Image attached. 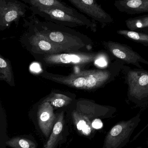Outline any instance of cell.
I'll return each mask as SVG.
<instances>
[{
  "label": "cell",
  "mask_w": 148,
  "mask_h": 148,
  "mask_svg": "<svg viewBox=\"0 0 148 148\" xmlns=\"http://www.w3.org/2000/svg\"><path fill=\"white\" fill-rule=\"evenodd\" d=\"M29 9L31 14L39 16L47 21L70 27L85 26L94 32L96 31V22L87 16L79 17L59 8L29 6Z\"/></svg>",
  "instance_id": "1"
},
{
  "label": "cell",
  "mask_w": 148,
  "mask_h": 148,
  "mask_svg": "<svg viewBox=\"0 0 148 148\" xmlns=\"http://www.w3.org/2000/svg\"><path fill=\"white\" fill-rule=\"evenodd\" d=\"M123 72L128 86V98L137 106L148 105V71L142 69H130L124 67Z\"/></svg>",
  "instance_id": "2"
},
{
  "label": "cell",
  "mask_w": 148,
  "mask_h": 148,
  "mask_svg": "<svg viewBox=\"0 0 148 148\" xmlns=\"http://www.w3.org/2000/svg\"><path fill=\"white\" fill-rule=\"evenodd\" d=\"M141 121L138 114L127 121L116 123L107 133L103 148H122L129 142L130 137Z\"/></svg>",
  "instance_id": "3"
},
{
  "label": "cell",
  "mask_w": 148,
  "mask_h": 148,
  "mask_svg": "<svg viewBox=\"0 0 148 148\" xmlns=\"http://www.w3.org/2000/svg\"><path fill=\"white\" fill-rule=\"evenodd\" d=\"M29 9V6L20 0H0V29L4 30L14 22L17 27Z\"/></svg>",
  "instance_id": "4"
},
{
  "label": "cell",
  "mask_w": 148,
  "mask_h": 148,
  "mask_svg": "<svg viewBox=\"0 0 148 148\" xmlns=\"http://www.w3.org/2000/svg\"><path fill=\"white\" fill-rule=\"evenodd\" d=\"M103 44L108 51L119 60L140 69L142 67L141 63L148 65L147 60L143 58L128 45L112 41L104 42Z\"/></svg>",
  "instance_id": "5"
},
{
  "label": "cell",
  "mask_w": 148,
  "mask_h": 148,
  "mask_svg": "<svg viewBox=\"0 0 148 148\" xmlns=\"http://www.w3.org/2000/svg\"><path fill=\"white\" fill-rule=\"evenodd\" d=\"M81 13L93 21H97L104 27L114 22L112 16L106 12L96 0H67Z\"/></svg>",
  "instance_id": "6"
},
{
  "label": "cell",
  "mask_w": 148,
  "mask_h": 148,
  "mask_svg": "<svg viewBox=\"0 0 148 148\" xmlns=\"http://www.w3.org/2000/svg\"><path fill=\"white\" fill-rule=\"evenodd\" d=\"M100 54H61L47 56L44 59L49 64H88L96 60Z\"/></svg>",
  "instance_id": "7"
},
{
  "label": "cell",
  "mask_w": 148,
  "mask_h": 148,
  "mask_svg": "<svg viewBox=\"0 0 148 148\" xmlns=\"http://www.w3.org/2000/svg\"><path fill=\"white\" fill-rule=\"evenodd\" d=\"M55 119L51 103L44 102L37 111V120L40 129L46 137L50 135Z\"/></svg>",
  "instance_id": "8"
},
{
  "label": "cell",
  "mask_w": 148,
  "mask_h": 148,
  "mask_svg": "<svg viewBox=\"0 0 148 148\" xmlns=\"http://www.w3.org/2000/svg\"><path fill=\"white\" fill-rule=\"evenodd\" d=\"M114 5L119 11L129 14L148 13V0H116Z\"/></svg>",
  "instance_id": "9"
},
{
  "label": "cell",
  "mask_w": 148,
  "mask_h": 148,
  "mask_svg": "<svg viewBox=\"0 0 148 148\" xmlns=\"http://www.w3.org/2000/svg\"><path fill=\"white\" fill-rule=\"evenodd\" d=\"M31 7H49L61 9L68 13L79 17L85 16L80 14L76 9L72 8L62 0H20Z\"/></svg>",
  "instance_id": "10"
},
{
  "label": "cell",
  "mask_w": 148,
  "mask_h": 148,
  "mask_svg": "<svg viewBox=\"0 0 148 148\" xmlns=\"http://www.w3.org/2000/svg\"><path fill=\"white\" fill-rule=\"evenodd\" d=\"M74 123L78 131L83 135L89 136L94 131L92 122L88 117L77 112H74L73 114Z\"/></svg>",
  "instance_id": "11"
},
{
  "label": "cell",
  "mask_w": 148,
  "mask_h": 148,
  "mask_svg": "<svg viewBox=\"0 0 148 148\" xmlns=\"http://www.w3.org/2000/svg\"><path fill=\"white\" fill-rule=\"evenodd\" d=\"M125 22L129 30L148 34V15L129 18Z\"/></svg>",
  "instance_id": "12"
},
{
  "label": "cell",
  "mask_w": 148,
  "mask_h": 148,
  "mask_svg": "<svg viewBox=\"0 0 148 148\" xmlns=\"http://www.w3.org/2000/svg\"><path fill=\"white\" fill-rule=\"evenodd\" d=\"M63 126V113L58 116L56 122L54 124L52 133L44 148H55L57 141L62 132Z\"/></svg>",
  "instance_id": "13"
},
{
  "label": "cell",
  "mask_w": 148,
  "mask_h": 148,
  "mask_svg": "<svg viewBox=\"0 0 148 148\" xmlns=\"http://www.w3.org/2000/svg\"><path fill=\"white\" fill-rule=\"evenodd\" d=\"M116 33L129 40L140 43L145 47H148V34L129 29H120L117 30Z\"/></svg>",
  "instance_id": "14"
},
{
  "label": "cell",
  "mask_w": 148,
  "mask_h": 148,
  "mask_svg": "<svg viewBox=\"0 0 148 148\" xmlns=\"http://www.w3.org/2000/svg\"><path fill=\"white\" fill-rule=\"evenodd\" d=\"M6 145L12 148H36L34 143L22 137H14L6 142Z\"/></svg>",
  "instance_id": "15"
},
{
  "label": "cell",
  "mask_w": 148,
  "mask_h": 148,
  "mask_svg": "<svg viewBox=\"0 0 148 148\" xmlns=\"http://www.w3.org/2000/svg\"><path fill=\"white\" fill-rule=\"evenodd\" d=\"M0 74L1 80L6 81L10 85L13 84L11 66L7 61L2 57H0Z\"/></svg>",
  "instance_id": "16"
},
{
  "label": "cell",
  "mask_w": 148,
  "mask_h": 148,
  "mask_svg": "<svg viewBox=\"0 0 148 148\" xmlns=\"http://www.w3.org/2000/svg\"><path fill=\"white\" fill-rule=\"evenodd\" d=\"M71 99L67 96L61 94H54L44 102H49L52 106L56 108H61L68 104Z\"/></svg>",
  "instance_id": "17"
},
{
  "label": "cell",
  "mask_w": 148,
  "mask_h": 148,
  "mask_svg": "<svg viewBox=\"0 0 148 148\" xmlns=\"http://www.w3.org/2000/svg\"><path fill=\"white\" fill-rule=\"evenodd\" d=\"M92 126L94 129H100L103 127V123L100 118H96L92 122Z\"/></svg>",
  "instance_id": "18"
},
{
  "label": "cell",
  "mask_w": 148,
  "mask_h": 148,
  "mask_svg": "<svg viewBox=\"0 0 148 148\" xmlns=\"http://www.w3.org/2000/svg\"><path fill=\"white\" fill-rule=\"evenodd\" d=\"M148 123H147V125H146V126H145V127H143V128H142V129L141 130L142 132H144V131H145V130H146V129L147 128H148Z\"/></svg>",
  "instance_id": "19"
},
{
  "label": "cell",
  "mask_w": 148,
  "mask_h": 148,
  "mask_svg": "<svg viewBox=\"0 0 148 148\" xmlns=\"http://www.w3.org/2000/svg\"><path fill=\"white\" fill-rule=\"evenodd\" d=\"M134 148H142V147H137Z\"/></svg>",
  "instance_id": "20"
},
{
  "label": "cell",
  "mask_w": 148,
  "mask_h": 148,
  "mask_svg": "<svg viewBox=\"0 0 148 148\" xmlns=\"http://www.w3.org/2000/svg\"><path fill=\"white\" fill-rule=\"evenodd\" d=\"M147 142H148V141Z\"/></svg>",
  "instance_id": "21"
}]
</instances>
